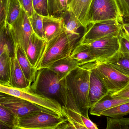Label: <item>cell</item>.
<instances>
[{
    "label": "cell",
    "instance_id": "cell-20",
    "mask_svg": "<svg viewBox=\"0 0 129 129\" xmlns=\"http://www.w3.org/2000/svg\"><path fill=\"white\" fill-rule=\"evenodd\" d=\"M15 53L10 52L4 53L0 56V84L11 86V58Z\"/></svg>",
    "mask_w": 129,
    "mask_h": 129
},
{
    "label": "cell",
    "instance_id": "cell-3",
    "mask_svg": "<svg viewBox=\"0 0 129 129\" xmlns=\"http://www.w3.org/2000/svg\"><path fill=\"white\" fill-rule=\"evenodd\" d=\"M108 20L123 24V16L117 0H92L89 11L88 25Z\"/></svg>",
    "mask_w": 129,
    "mask_h": 129
},
{
    "label": "cell",
    "instance_id": "cell-31",
    "mask_svg": "<svg viewBox=\"0 0 129 129\" xmlns=\"http://www.w3.org/2000/svg\"><path fill=\"white\" fill-rule=\"evenodd\" d=\"M119 51L129 54V37L121 29L119 35Z\"/></svg>",
    "mask_w": 129,
    "mask_h": 129
},
{
    "label": "cell",
    "instance_id": "cell-32",
    "mask_svg": "<svg viewBox=\"0 0 129 129\" xmlns=\"http://www.w3.org/2000/svg\"><path fill=\"white\" fill-rule=\"evenodd\" d=\"M24 11L29 17L31 16L35 12L32 0H19Z\"/></svg>",
    "mask_w": 129,
    "mask_h": 129
},
{
    "label": "cell",
    "instance_id": "cell-37",
    "mask_svg": "<svg viewBox=\"0 0 129 129\" xmlns=\"http://www.w3.org/2000/svg\"><path fill=\"white\" fill-rule=\"evenodd\" d=\"M56 129H76L74 126L67 119L57 126Z\"/></svg>",
    "mask_w": 129,
    "mask_h": 129
},
{
    "label": "cell",
    "instance_id": "cell-36",
    "mask_svg": "<svg viewBox=\"0 0 129 129\" xmlns=\"http://www.w3.org/2000/svg\"><path fill=\"white\" fill-rule=\"evenodd\" d=\"M81 118L84 125L87 129H99L96 124L93 123L89 118H86L82 115Z\"/></svg>",
    "mask_w": 129,
    "mask_h": 129
},
{
    "label": "cell",
    "instance_id": "cell-13",
    "mask_svg": "<svg viewBox=\"0 0 129 129\" xmlns=\"http://www.w3.org/2000/svg\"><path fill=\"white\" fill-rule=\"evenodd\" d=\"M43 17V29L47 42L61 34L66 29L63 17L48 16Z\"/></svg>",
    "mask_w": 129,
    "mask_h": 129
},
{
    "label": "cell",
    "instance_id": "cell-38",
    "mask_svg": "<svg viewBox=\"0 0 129 129\" xmlns=\"http://www.w3.org/2000/svg\"><path fill=\"white\" fill-rule=\"evenodd\" d=\"M122 29L129 37V22L123 23L122 26Z\"/></svg>",
    "mask_w": 129,
    "mask_h": 129
},
{
    "label": "cell",
    "instance_id": "cell-34",
    "mask_svg": "<svg viewBox=\"0 0 129 129\" xmlns=\"http://www.w3.org/2000/svg\"><path fill=\"white\" fill-rule=\"evenodd\" d=\"M7 0H0V30L5 25Z\"/></svg>",
    "mask_w": 129,
    "mask_h": 129
},
{
    "label": "cell",
    "instance_id": "cell-22",
    "mask_svg": "<svg viewBox=\"0 0 129 129\" xmlns=\"http://www.w3.org/2000/svg\"><path fill=\"white\" fill-rule=\"evenodd\" d=\"M22 7L19 0H7L5 25L10 26L19 16Z\"/></svg>",
    "mask_w": 129,
    "mask_h": 129
},
{
    "label": "cell",
    "instance_id": "cell-5",
    "mask_svg": "<svg viewBox=\"0 0 129 129\" xmlns=\"http://www.w3.org/2000/svg\"><path fill=\"white\" fill-rule=\"evenodd\" d=\"M89 63L101 78L110 93L120 91L129 83L128 77L107 63L96 61Z\"/></svg>",
    "mask_w": 129,
    "mask_h": 129
},
{
    "label": "cell",
    "instance_id": "cell-27",
    "mask_svg": "<svg viewBox=\"0 0 129 129\" xmlns=\"http://www.w3.org/2000/svg\"><path fill=\"white\" fill-rule=\"evenodd\" d=\"M43 16L35 11L31 16L29 17L33 32L40 38L45 39L43 29Z\"/></svg>",
    "mask_w": 129,
    "mask_h": 129
},
{
    "label": "cell",
    "instance_id": "cell-35",
    "mask_svg": "<svg viewBox=\"0 0 129 129\" xmlns=\"http://www.w3.org/2000/svg\"><path fill=\"white\" fill-rule=\"evenodd\" d=\"M111 94L114 97L129 99V83L120 91L115 93H111Z\"/></svg>",
    "mask_w": 129,
    "mask_h": 129
},
{
    "label": "cell",
    "instance_id": "cell-42",
    "mask_svg": "<svg viewBox=\"0 0 129 129\" xmlns=\"http://www.w3.org/2000/svg\"><path fill=\"white\" fill-rule=\"evenodd\" d=\"M71 1H72V0H68V4H69H69H70V2H71Z\"/></svg>",
    "mask_w": 129,
    "mask_h": 129
},
{
    "label": "cell",
    "instance_id": "cell-29",
    "mask_svg": "<svg viewBox=\"0 0 129 129\" xmlns=\"http://www.w3.org/2000/svg\"><path fill=\"white\" fill-rule=\"evenodd\" d=\"M69 18L67 22H65L66 30L72 34H77V30L80 27H83L79 20L72 13L68 11Z\"/></svg>",
    "mask_w": 129,
    "mask_h": 129
},
{
    "label": "cell",
    "instance_id": "cell-8",
    "mask_svg": "<svg viewBox=\"0 0 129 129\" xmlns=\"http://www.w3.org/2000/svg\"><path fill=\"white\" fill-rule=\"evenodd\" d=\"M8 28L14 45H17L25 54L29 39L34 32L28 16L22 8L18 19Z\"/></svg>",
    "mask_w": 129,
    "mask_h": 129
},
{
    "label": "cell",
    "instance_id": "cell-1",
    "mask_svg": "<svg viewBox=\"0 0 129 129\" xmlns=\"http://www.w3.org/2000/svg\"><path fill=\"white\" fill-rule=\"evenodd\" d=\"M90 69L87 64L78 67L65 78V82L75 101L78 113L89 118V102Z\"/></svg>",
    "mask_w": 129,
    "mask_h": 129
},
{
    "label": "cell",
    "instance_id": "cell-9",
    "mask_svg": "<svg viewBox=\"0 0 129 129\" xmlns=\"http://www.w3.org/2000/svg\"><path fill=\"white\" fill-rule=\"evenodd\" d=\"M119 34L112 35L95 40L87 46L96 61L108 59L119 51Z\"/></svg>",
    "mask_w": 129,
    "mask_h": 129
},
{
    "label": "cell",
    "instance_id": "cell-12",
    "mask_svg": "<svg viewBox=\"0 0 129 129\" xmlns=\"http://www.w3.org/2000/svg\"><path fill=\"white\" fill-rule=\"evenodd\" d=\"M47 42L46 40L34 33L29 39L25 55L31 65L36 69L44 55Z\"/></svg>",
    "mask_w": 129,
    "mask_h": 129
},
{
    "label": "cell",
    "instance_id": "cell-25",
    "mask_svg": "<svg viewBox=\"0 0 129 129\" xmlns=\"http://www.w3.org/2000/svg\"><path fill=\"white\" fill-rule=\"evenodd\" d=\"M129 114V102L122 104L102 113L101 116L114 119L122 118L124 116Z\"/></svg>",
    "mask_w": 129,
    "mask_h": 129
},
{
    "label": "cell",
    "instance_id": "cell-15",
    "mask_svg": "<svg viewBox=\"0 0 129 129\" xmlns=\"http://www.w3.org/2000/svg\"><path fill=\"white\" fill-rule=\"evenodd\" d=\"M129 102V99L114 97L109 92L108 94L95 103L90 108V114L101 116L102 112L118 105Z\"/></svg>",
    "mask_w": 129,
    "mask_h": 129
},
{
    "label": "cell",
    "instance_id": "cell-30",
    "mask_svg": "<svg viewBox=\"0 0 129 129\" xmlns=\"http://www.w3.org/2000/svg\"><path fill=\"white\" fill-rule=\"evenodd\" d=\"M34 10L43 16H49L48 0H32Z\"/></svg>",
    "mask_w": 129,
    "mask_h": 129
},
{
    "label": "cell",
    "instance_id": "cell-17",
    "mask_svg": "<svg viewBox=\"0 0 129 129\" xmlns=\"http://www.w3.org/2000/svg\"><path fill=\"white\" fill-rule=\"evenodd\" d=\"M79 67L78 62L70 56L56 61L48 68L57 74L61 82Z\"/></svg>",
    "mask_w": 129,
    "mask_h": 129
},
{
    "label": "cell",
    "instance_id": "cell-18",
    "mask_svg": "<svg viewBox=\"0 0 129 129\" xmlns=\"http://www.w3.org/2000/svg\"><path fill=\"white\" fill-rule=\"evenodd\" d=\"M15 46V55L18 63L26 78L31 85L35 80L38 70L31 65L21 49L17 45Z\"/></svg>",
    "mask_w": 129,
    "mask_h": 129
},
{
    "label": "cell",
    "instance_id": "cell-16",
    "mask_svg": "<svg viewBox=\"0 0 129 129\" xmlns=\"http://www.w3.org/2000/svg\"><path fill=\"white\" fill-rule=\"evenodd\" d=\"M92 0H72L69 4L68 12L72 13L85 28L88 25L89 11Z\"/></svg>",
    "mask_w": 129,
    "mask_h": 129
},
{
    "label": "cell",
    "instance_id": "cell-40",
    "mask_svg": "<svg viewBox=\"0 0 129 129\" xmlns=\"http://www.w3.org/2000/svg\"><path fill=\"white\" fill-rule=\"evenodd\" d=\"M0 129H13L9 128L0 122Z\"/></svg>",
    "mask_w": 129,
    "mask_h": 129
},
{
    "label": "cell",
    "instance_id": "cell-39",
    "mask_svg": "<svg viewBox=\"0 0 129 129\" xmlns=\"http://www.w3.org/2000/svg\"><path fill=\"white\" fill-rule=\"evenodd\" d=\"M8 95L7 94H5L3 92H0V104L4 101V99Z\"/></svg>",
    "mask_w": 129,
    "mask_h": 129
},
{
    "label": "cell",
    "instance_id": "cell-14",
    "mask_svg": "<svg viewBox=\"0 0 129 129\" xmlns=\"http://www.w3.org/2000/svg\"><path fill=\"white\" fill-rule=\"evenodd\" d=\"M11 87L23 91L30 90L31 85L26 78L15 54L11 58Z\"/></svg>",
    "mask_w": 129,
    "mask_h": 129
},
{
    "label": "cell",
    "instance_id": "cell-21",
    "mask_svg": "<svg viewBox=\"0 0 129 129\" xmlns=\"http://www.w3.org/2000/svg\"><path fill=\"white\" fill-rule=\"evenodd\" d=\"M70 57L77 61L80 66L96 62L95 58L85 45H76Z\"/></svg>",
    "mask_w": 129,
    "mask_h": 129
},
{
    "label": "cell",
    "instance_id": "cell-4",
    "mask_svg": "<svg viewBox=\"0 0 129 129\" xmlns=\"http://www.w3.org/2000/svg\"><path fill=\"white\" fill-rule=\"evenodd\" d=\"M60 82L56 74L48 68H41L38 70L30 90L48 98H60Z\"/></svg>",
    "mask_w": 129,
    "mask_h": 129
},
{
    "label": "cell",
    "instance_id": "cell-7",
    "mask_svg": "<svg viewBox=\"0 0 129 129\" xmlns=\"http://www.w3.org/2000/svg\"><path fill=\"white\" fill-rule=\"evenodd\" d=\"M67 119L64 116L60 117L48 112L40 111L19 118L17 126L28 129L56 128Z\"/></svg>",
    "mask_w": 129,
    "mask_h": 129
},
{
    "label": "cell",
    "instance_id": "cell-28",
    "mask_svg": "<svg viewBox=\"0 0 129 129\" xmlns=\"http://www.w3.org/2000/svg\"><path fill=\"white\" fill-rule=\"evenodd\" d=\"M105 129H129V118L114 119L107 117Z\"/></svg>",
    "mask_w": 129,
    "mask_h": 129
},
{
    "label": "cell",
    "instance_id": "cell-24",
    "mask_svg": "<svg viewBox=\"0 0 129 129\" xmlns=\"http://www.w3.org/2000/svg\"><path fill=\"white\" fill-rule=\"evenodd\" d=\"M49 16H62L68 11V0H48Z\"/></svg>",
    "mask_w": 129,
    "mask_h": 129
},
{
    "label": "cell",
    "instance_id": "cell-6",
    "mask_svg": "<svg viewBox=\"0 0 129 129\" xmlns=\"http://www.w3.org/2000/svg\"><path fill=\"white\" fill-rule=\"evenodd\" d=\"M122 24L115 20H108L91 23L85 28L84 34L76 45L87 44L102 38L118 34Z\"/></svg>",
    "mask_w": 129,
    "mask_h": 129
},
{
    "label": "cell",
    "instance_id": "cell-19",
    "mask_svg": "<svg viewBox=\"0 0 129 129\" xmlns=\"http://www.w3.org/2000/svg\"><path fill=\"white\" fill-rule=\"evenodd\" d=\"M99 62L107 63L114 69L129 77V54L117 51L113 56Z\"/></svg>",
    "mask_w": 129,
    "mask_h": 129
},
{
    "label": "cell",
    "instance_id": "cell-41",
    "mask_svg": "<svg viewBox=\"0 0 129 129\" xmlns=\"http://www.w3.org/2000/svg\"><path fill=\"white\" fill-rule=\"evenodd\" d=\"M15 129H56V128H48L28 129L24 128H20L19 126H17Z\"/></svg>",
    "mask_w": 129,
    "mask_h": 129
},
{
    "label": "cell",
    "instance_id": "cell-10",
    "mask_svg": "<svg viewBox=\"0 0 129 129\" xmlns=\"http://www.w3.org/2000/svg\"><path fill=\"white\" fill-rule=\"evenodd\" d=\"M0 105L10 111L18 119L40 111L48 112L57 116L34 103L9 95L4 99Z\"/></svg>",
    "mask_w": 129,
    "mask_h": 129
},
{
    "label": "cell",
    "instance_id": "cell-11",
    "mask_svg": "<svg viewBox=\"0 0 129 129\" xmlns=\"http://www.w3.org/2000/svg\"><path fill=\"white\" fill-rule=\"evenodd\" d=\"M90 69L89 102L90 108L109 93L104 83L90 63L87 64Z\"/></svg>",
    "mask_w": 129,
    "mask_h": 129
},
{
    "label": "cell",
    "instance_id": "cell-23",
    "mask_svg": "<svg viewBox=\"0 0 129 129\" xmlns=\"http://www.w3.org/2000/svg\"><path fill=\"white\" fill-rule=\"evenodd\" d=\"M6 52L15 53V46L8 28L4 25L0 30V56Z\"/></svg>",
    "mask_w": 129,
    "mask_h": 129
},
{
    "label": "cell",
    "instance_id": "cell-33",
    "mask_svg": "<svg viewBox=\"0 0 129 129\" xmlns=\"http://www.w3.org/2000/svg\"><path fill=\"white\" fill-rule=\"evenodd\" d=\"M123 16L129 22V0H117ZM125 23V22H124Z\"/></svg>",
    "mask_w": 129,
    "mask_h": 129
},
{
    "label": "cell",
    "instance_id": "cell-2",
    "mask_svg": "<svg viewBox=\"0 0 129 129\" xmlns=\"http://www.w3.org/2000/svg\"><path fill=\"white\" fill-rule=\"evenodd\" d=\"M80 34H72L66 29L61 34L47 42L45 51L36 69L48 68L53 63L70 56Z\"/></svg>",
    "mask_w": 129,
    "mask_h": 129
},
{
    "label": "cell",
    "instance_id": "cell-26",
    "mask_svg": "<svg viewBox=\"0 0 129 129\" xmlns=\"http://www.w3.org/2000/svg\"><path fill=\"white\" fill-rule=\"evenodd\" d=\"M0 122L11 128L15 129L18 126V118L10 111L1 105H0Z\"/></svg>",
    "mask_w": 129,
    "mask_h": 129
}]
</instances>
